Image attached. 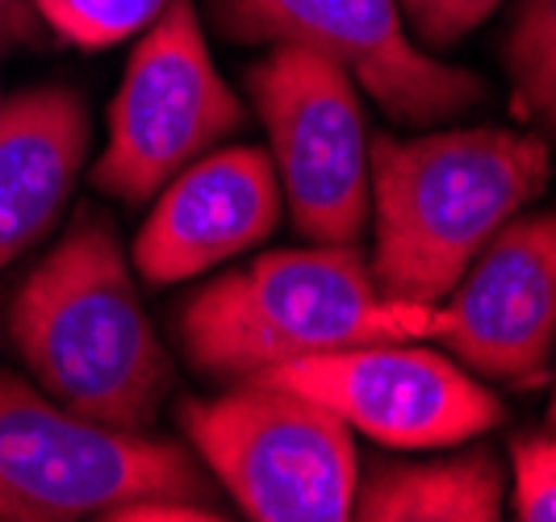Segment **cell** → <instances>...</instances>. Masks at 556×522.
I'll return each instance as SVG.
<instances>
[{"instance_id": "obj_1", "label": "cell", "mask_w": 556, "mask_h": 522, "mask_svg": "<svg viewBox=\"0 0 556 522\" xmlns=\"http://www.w3.org/2000/svg\"><path fill=\"white\" fill-rule=\"evenodd\" d=\"M540 135L477 126L368 142L372 280L402 302H444L477 251L548 184Z\"/></svg>"}, {"instance_id": "obj_2", "label": "cell", "mask_w": 556, "mask_h": 522, "mask_svg": "<svg viewBox=\"0 0 556 522\" xmlns=\"http://www.w3.org/2000/svg\"><path fill=\"white\" fill-rule=\"evenodd\" d=\"M440 330L444 309L381 293L356 243L268 251L205 284L180 314L189 359L223 381L361 343H422Z\"/></svg>"}, {"instance_id": "obj_3", "label": "cell", "mask_w": 556, "mask_h": 522, "mask_svg": "<svg viewBox=\"0 0 556 522\" xmlns=\"http://www.w3.org/2000/svg\"><path fill=\"white\" fill-rule=\"evenodd\" d=\"M9 330L29 372L92 422L139 431L164 402L172 368L105 221L80 218L26 276Z\"/></svg>"}, {"instance_id": "obj_4", "label": "cell", "mask_w": 556, "mask_h": 522, "mask_svg": "<svg viewBox=\"0 0 556 522\" xmlns=\"http://www.w3.org/2000/svg\"><path fill=\"white\" fill-rule=\"evenodd\" d=\"M147 497L210 501V485L180 447L92 422L0 377V522L110 519Z\"/></svg>"}, {"instance_id": "obj_5", "label": "cell", "mask_w": 556, "mask_h": 522, "mask_svg": "<svg viewBox=\"0 0 556 522\" xmlns=\"http://www.w3.org/2000/svg\"><path fill=\"white\" fill-rule=\"evenodd\" d=\"M180 426L197 456L255 522L352 519V426L327 406L248 377L210 402H185Z\"/></svg>"}, {"instance_id": "obj_6", "label": "cell", "mask_w": 556, "mask_h": 522, "mask_svg": "<svg viewBox=\"0 0 556 522\" xmlns=\"http://www.w3.org/2000/svg\"><path fill=\"white\" fill-rule=\"evenodd\" d=\"M239 126L243 105L210 59L193 0H167L113 97L110 147L92 180L122 201H147Z\"/></svg>"}, {"instance_id": "obj_7", "label": "cell", "mask_w": 556, "mask_h": 522, "mask_svg": "<svg viewBox=\"0 0 556 522\" xmlns=\"http://www.w3.org/2000/svg\"><path fill=\"white\" fill-rule=\"evenodd\" d=\"M248 88L293 226L314 243H356L368 221V130L352 76L309 47L277 42Z\"/></svg>"}, {"instance_id": "obj_8", "label": "cell", "mask_w": 556, "mask_h": 522, "mask_svg": "<svg viewBox=\"0 0 556 522\" xmlns=\"http://www.w3.org/2000/svg\"><path fill=\"white\" fill-rule=\"evenodd\" d=\"M386 447H456L502 422V402L469 368L406 343H361L260 372Z\"/></svg>"}, {"instance_id": "obj_9", "label": "cell", "mask_w": 556, "mask_h": 522, "mask_svg": "<svg viewBox=\"0 0 556 522\" xmlns=\"http://www.w3.org/2000/svg\"><path fill=\"white\" fill-rule=\"evenodd\" d=\"M218 26L239 42H298L318 51L406 126L444 122L481 97L473 72L410 42L397 0H218Z\"/></svg>"}, {"instance_id": "obj_10", "label": "cell", "mask_w": 556, "mask_h": 522, "mask_svg": "<svg viewBox=\"0 0 556 522\" xmlns=\"http://www.w3.org/2000/svg\"><path fill=\"white\" fill-rule=\"evenodd\" d=\"M440 343L473 377L531 389L553 372L556 209L510 218L477 251L444 305Z\"/></svg>"}, {"instance_id": "obj_11", "label": "cell", "mask_w": 556, "mask_h": 522, "mask_svg": "<svg viewBox=\"0 0 556 522\" xmlns=\"http://www.w3.org/2000/svg\"><path fill=\"white\" fill-rule=\"evenodd\" d=\"M277 221L280 180L273 160L255 147L214 151L172 176L155 214L142 221L135 264L151 284L193 280L264 243Z\"/></svg>"}, {"instance_id": "obj_12", "label": "cell", "mask_w": 556, "mask_h": 522, "mask_svg": "<svg viewBox=\"0 0 556 522\" xmlns=\"http://www.w3.org/2000/svg\"><path fill=\"white\" fill-rule=\"evenodd\" d=\"M88 147L76 92L38 88L0 105V268L47 234Z\"/></svg>"}, {"instance_id": "obj_13", "label": "cell", "mask_w": 556, "mask_h": 522, "mask_svg": "<svg viewBox=\"0 0 556 522\" xmlns=\"http://www.w3.org/2000/svg\"><path fill=\"white\" fill-rule=\"evenodd\" d=\"M506 501V472L490 451H465L427 464H377L356 485L361 522H494Z\"/></svg>"}, {"instance_id": "obj_14", "label": "cell", "mask_w": 556, "mask_h": 522, "mask_svg": "<svg viewBox=\"0 0 556 522\" xmlns=\"http://www.w3.org/2000/svg\"><path fill=\"white\" fill-rule=\"evenodd\" d=\"M506 76L515 105L556 142V0H523L506 34Z\"/></svg>"}, {"instance_id": "obj_15", "label": "cell", "mask_w": 556, "mask_h": 522, "mask_svg": "<svg viewBox=\"0 0 556 522\" xmlns=\"http://www.w3.org/2000/svg\"><path fill=\"white\" fill-rule=\"evenodd\" d=\"M164 4L167 0H29L34 17L84 51H101L147 29Z\"/></svg>"}, {"instance_id": "obj_16", "label": "cell", "mask_w": 556, "mask_h": 522, "mask_svg": "<svg viewBox=\"0 0 556 522\" xmlns=\"http://www.w3.org/2000/svg\"><path fill=\"white\" fill-rule=\"evenodd\" d=\"M515 464V519L556 522V440L528 435L510 447Z\"/></svg>"}, {"instance_id": "obj_17", "label": "cell", "mask_w": 556, "mask_h": 522, "mask_svg": "<svg viewBox=\"0 0 556 522\" xmlns=\"http://www.w3.org/2000/svg\"><path fill=\"white\" fill-rule=\"evenodd\" d=\"M502 0H397L406 22L427 47H452L465 34H473Z\"/></svg>"}, {"instance_id": "obj_18", "label": "cell", "mask_w": 556, "mask_h": 522, "mask_svg": "<svg viewBox=\"0 0 556 522\" xmlns=\"http://www.w3.org/2000/svg\"><path fill=\"white\" fill-rule=\"evenodd\" d=\"M34 34V9L29 0H0V47Z\"/></svg>"}, {"instance_id": "obj_19", "label": "cell", "mask_w": 556, "mask_h": 522, "mask_svg": "<svg viewBox=\"0 0 556 522\" xmlns=\"http://www.w3.org/2000/svg\"><path fill=\"white\" fill-rule=\"evenodd\" d=\"M548 418H553V431H556V389H553V406H548Z\"/></svg>"}]
</instances>
